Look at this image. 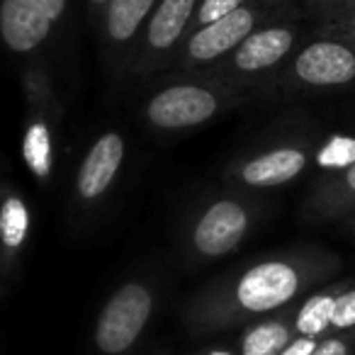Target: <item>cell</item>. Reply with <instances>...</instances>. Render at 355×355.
<instances>
[{
	"mask_svg": "<svg viewBox=\"0 0 355 355\" xmlns=\"http://www.w3.org/2000/svg\"><path fill=\"white\" fill-rule=\"evenodd\" d=\"M22 93H25V122H22L20 156L37 183L49 185L59 163V137L64 122V110L49 69L42 64L25 66Z\"/></svg>",
	"mask_w": 355,
	"mask_h": 355,
	"instance_id": "3",
	"label": "cell"
},
{
	"mask_svg": "<svg viewBox=\"0 0 355 355\" xmlns=\"http://www.w3.org/2000/svg\"><path fill=\"white\" fill-rule=\"evenodd\" d=\"M331 334H355V285H345L331 316Z\"/></svg>",
	"mask_w": 355,
	"mask_h": 355,
	"instance_id": "19",
	"label": "cell"
},
{
	"mask_svg": "<svg viewBox=\"0 0 355 355\" xmlns=\"http://www.w3.org/2000/svg\"><path fill=\"white\" fill-rule=\"evenodd\" d=\"M200 355H239L236 350H232V348H207V350H202Z\"/></svg>",
	"mask_w": 355,
	"mask_h": 355,
	"instance_id": "26",
	"label": "cell"
},
{
	"mask_svg": "<svg viewBox=\"0 0 355 355\" xmlns=\"http://www.w3.org/2000/svg\"><path fill=\"white\" fill-rule=\"evenodd\" d=\"M261 207L243 190L207 200L185 227V253L195 263H209L234 253L256 227Z\"/></svg>",
	"mask_w": 355,
	"mask_h": 355,
	"instance_id": "4",
	"label": "cell"
},
{
	"mask_svg": "<svg viewBox=\"0 0 355 355\" xmlns=\"http://www.w3.org/2000/svg\"><path fill=\"white\" fill-rule=\"evenodd\" d=\"M266 80H272V88L282 93L355 90V44L316 35Z\"/></svg>",
	"mask_w": 355,
	"mask_h": 355,
	"instance_id": "5",
	"label": "cell"
},
{
	"mask_svg": "<svg viewBox=\"0 0 355 355\" xmlns=\"http://www.w3.org/2000/svg\"><path fill=\"white\" fill-rule=\"evenodd\" d=\"M32 236V209L20 190L0 185V272L20 266Z\"/></svg>",
	"mask_w": 355,
	"mask_h": 355,
	"instance_id": "13",
	"label": "cell"
},
{
	"mask_svg": "<svg viewBox=\"0 0 355 355\" xmlns=\"http://www.w3.org/2000/svg\"><path fill=\"white\" fill-rule=\"evenodd\" d=\"M256 3L268 6V8H282V6H287V3H292V0H256Z\"/></svg>",
	"mask_w": 355,
	"mask_h": 355,
	"instance_id": "28",
	"label": "cell"
},
{
	"mask_svg": "<svg viewBox=\"0 0 355 355\" xmlns=\"http://www.w3.org/2000/svg\"><path fill=\"white\" fill-rule=\"evenodd\" d=\"M158 292L151 280L122 282L100 309L93 326V345L100 355H127L141 340L156 311Z\"/></svg>",
	"mask_w": 355,
	"mask_h": 355,
	"instance_id": "8",
	"label": "cell"
},
{
	"mask_svg": "<svg viewBox=\"0 0 355 355\" xmlns=\"http://www.w3.org/2000/svg\"><path fill=\"white\" fill-rule=\"evenodd\" d=\"M251 98L248 90L207 73H183L158 85L144 103V119L163 134L188 132L217 119Z\"/></svg>",
	"mask_w": 355,
	"mask_h": 355,
	"instance_id": "2",
	"label": "cell"
},
{
	"mask_svg": "<svg viewBox=\"0 0 355 355\" xmlns=\"http://www.w3.org/2000/svg\"><path fill=\"white\" fill-rule=\"evenodd\" d=\"M302 214L309 222H345L355 214V163L338 173L319 175L306 200Z\"/></svg>",
	"mask_w": 355,
	"mask_h": 355,
	"instance_id": "12",
	"label": "cell"
},
{
	"mask_svg": "<svg viewBox=\"0 0 355 355\" xmlns=\"http://www.w3.org/2000/svg\"><path fill=\"white\" fill-rule=\"evenodd\" d=\"M314 163L319 168V175H329V173H338L343 168L355 163V137L348 134H331L321 144H316Z\"/></svg>",
	"mask_w": 355,
	"mask_h": 355,
	"instance_id": "18",
	"label": "cell"
},
{
	"mask_svg": "<svg viewBox=\"0 0 355 355\" xmlns=\"http://www.w3.org/2000/svg\"><path fill=\"white\" fill-rule=\"evenodd\" d=\"M345 229H348L350 234H355V214L350 219H345Z\"/></svg>",
	"mask_w": 355,
	"mask_h": 355,
	"instance_id": "29",
	"label": "cell"
},
{
	"mask_svg": "<svg viewBox=\"0 0 355 355\" xmlns=\"http://www.w3.org/2000/svg\"><path fill=\"white\" fill-rule=\"evenodd\" d=\"M127 158V141L117 129L103 132L88 146L73 178V200L78 207H95L112 190Z\"/></svg>",
	"mask_w": 355,
	"mask_h": 355,
	"instance_id": "11",
	"label": "cell"
},
{
	"mask_svg": "<svg viewBox=\"0 0 355 355\" xmlns=\"http://www.w3.org/2000/svg\"><path fill=\"white\" fill-rule=\"evenodd\" d=\"M246 3L248 0H200L198 12H195V20H193V30L195 27L209 25V22H217L219 17L239 10V8L246 6Z\"/></svg>",
	"mask_w": 355,
	"mask_h": 355,
	"instance_id": "21",
	"label": "cell"
},
{
	"mask_svg": "<svg viewBox=\"0 0 355 355\" xmlns=\"http://www.w3.org/2000/svg\"><path fill=\"white\" fill-rule=\"evenodd\" d=\"M355 334H329L319 338L311 355H353Z\"/></svg>",
	"mask_w": 355,
	"mask_h": 355,
	"instance_id": "22",
	"label": "cell"
},
{
	"mask_svg": "<svg viewBox=\"0 0 355 355\" xmlns=\"http://www.w3.org/2000/svg\"><path fill=\"white\" fill-rule=\"evenodd\" d=\"M297 44H300V20L275 17L253 30L227 59L202 73L246 90L248 85L261 83L275 73L297 51Z\"/></svg>",
	"mask_w": 355,
	"mask_h": 355,
	"instance_id": "6",
	"label": "cell"
},
{
	"mask_svg": "<svg viewBox=\"0 0 355 355\" xmlns=\"http://www.w3.org/2000/svg\"><path fill=\"white\" fill-rule=\"evenodd\" d=\"M316 35L338 37V40L353 42L355 44V10L343 17H336L331 22H324V25H316Z\"/></svg>",
	"mask_w": 355,
	"mask_h": 355,
	"instance_id": "23",
	"label": "cell"
},
{
	"mask_svg": "<svg viewBox=\"0 0 355 355\" xmlns=\"http://www.w3.org/2000/svg\"><path fill=\"white\" fill-rule=\"evenodd\" d=\"M198 6L200 0H158L139 40L137 66H134L139 76L156 73L173 64L180 44L193 30Z\"/></svg>",
	"mask_w": 355,
	"mask_h": 355,
	"instance_id": "10",
	"label": "cell"
},
{
	"mask_svg": "<svg viewBox=\"0 0 355 355\" xmlns=\"http://www.w3.org/2000/svg\"><path fill=\"white\" fill-rule=\"evenodd\" d=\"M355 10V0H304V15L314 25H324Z\"/></svg>",
	"mask_w": 355,
	"mask_h": 355,
	"instance_id": "20",
	"label": "cell"
},
{
	"mask_svg": "<svg viewBox=\"0 0 355 355\" xmlns=\"http://www.w3.org/2000/svg\"><path fill=\"white\" fill-rule=\"evenodd\" d=\"M340 258L321 246H295L253 261L200 287L183 306L190 334L209 336L290 309L340 272Z\"/></svg>",
	"mask_w": 355,
	"mask_h": 355,
	"instance_id": "1",
	"label": "cell"
},
{
	"mask_svg": "<svg viewBox=\"0 0 355 355\" xmlns=\"http://www.w3.org/2000/svg\"><path fill=\"white\" fill-rule=\"evenodd\" d=\"M27 3H30L37 12H42L49 22H54V25H59V22L64 20L66 8H69V0H27Z\"/></svg>",
	"mask_w": 355,
	"mask_h": 355,
	"instance_id": "24",
	"label": "cell"
},
{
	"mask_svg": "<svg viewBox=\"0 0 355 355\" xmlns=\"http://www.w3.org/2000/svg\"><path fill=\"white\" fill-rule=\"evenodd\" d=\"M107 3H110V0H88V6L93 8V10L98 12V15H103L105 8H107Z\"/></svg>",
	"mask_w": 355,
	"mask_h": 355,
	"instance_id": "27",
	"label": "cell"
},
{
	"mask_svg": "<svg viewBox=\"0 0 355 355\" xmlns=\"http://www.w3.org/2000/svg\"><path fill=\"white\" fill-rule=\"evenodd\" d=\"M348 282H331L319 290L309 292L304 300H300L292 306V324H295V334L304 336V338H324L331 334V316H334V306L338 295Z\"/></svg>",
	"mask_w": 355,
	"mask_h": 355,
	"instance_id": "17",
	"label": "cell"
},
{
	"mask_svg": "<svg viewBox=\"0 0 355 355\" xmlns=\"http://www.w3.org/2000/svg\"><path fill=\"white\" fill-rule=\"evenodd\" d=\"M156 3L158 0H110L103 12L105 44L112 51H124L141 40Z\"/></svg>",
	"mask_w": 355,
	"mask_h": 355,
	"instance_id": "15",
	"label": "cell"
},
{
	"mask_svg": "<svg viewBox=\"0 0 355 355\" xmlns=\"http://www.w3.org/2000/svg\"><path fill=\"white\" fill-rule=\"evenodd\" d=\"M316 343H319L316 338H304V336H295V338H292V343L287 345V348L282 350L280 355H311V353H314V348H316Z\"/></svg>",
	"mask_w": 355,
	"mask_h": 355,
	"instance_id": "25",
	"label": "cell"
},
{
	"mask_svg": "<svg viewBox=\"0 0 355 355\" xmlns=\"http://www.w3.org/2000/svg\"><path fill=\"white\" fill-rule=\"evenodd\" d=\"M282 17L280 8L261 6L256 0L241 6L239 10L219 17L217 22H209L205 27H195L188 32L185 42L178 49L175 69L180 73H202L224 61L253 30H258L266 22Z\"/></svg>",
	"mask_w": 355,
	"mask_h": 355,
	"instance_id": "7",
	"label": "cell"
},
{
	"mask_svg": "<svg viewBox=\"0 0 355 355\" xmlns=\"http://www.w3.org/2000/svg\"><path fill=\"white\" fill-rule=\"evenodd\" d=\"M292 306L248 324L239 338V355H280L297 336L292 324Z\"/></svg>",
	"mask_w": 355,
	"mask_h": 355,
	"instance_id": "16",
	"label": "cell"
},
{
	"mask_svg": "<svg viewBox=\"0 0 355 355\" xmlns=\"http://www.w3.org/2000/svg\"><path fill=\"white\" fill-rule=\"evenodd\" d=\"M54 22L27 0H0V42L12 54H32L51 37Z\"/></svg>",
	"mask_w": 355,
	"mask_h": 355,
	"instance_id": "14",
	"label": "cell"
},
{
	"mask_svg": "<svg viewBox=\"0 0 355 355\" xmlns=\"http://www.w3.org/2000/svg\"><path fill=\"white\" fill-rule=\"evenodd\" d=\"M314 151L316 144L311 139H290V141L272 144L261 151L234 158L224 168V183L243 193L282 188L304 175V171L314 161Z\"/></svg>",
	"mask_w": 355,
	"mask_h": 355,
	"instance_id": "9",
	"label": "cell"
}]
</instances>
